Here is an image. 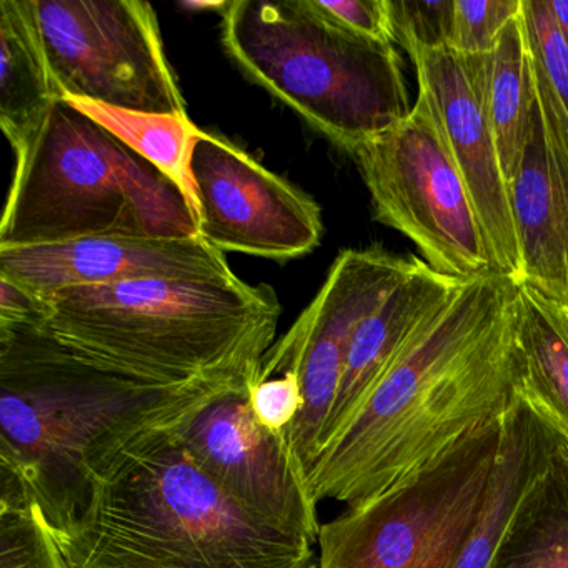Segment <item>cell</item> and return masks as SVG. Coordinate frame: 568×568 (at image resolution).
<instances>
[{
    "label": "cell",
    "instance_id": "cell-5",
    "mask_svg": "<svg viewBox=\"0 0 568 568\" xmlns=\"http://www.w3.org/2000/svg\"><path fill=\"white\" fill-rule=\"evenodd\" d=\"M91 237L201 235L194 204L172 179L61 99L16 155L0 248Z\"/></svg>",
    "mask_w": 568,
    "mask_h": 568
},
{
    "label": "cell",
    "instance_id": "cell-13",
    "mask_svg": "<svg viewBox=\"0 0 568 568\" xmlns=\"http://www.w3.org/2000/svg\"><path fill=\"white\" fill-rule=\"evenodd\" d=\"M407 54L467 185L495 271L520 285V247L487 108L488 54L465 55L448 48Z\"/></svg>",
    "mask_w": 568,
    "mask_h": 568
},
{
    "label": "cell",
    "instance_id": "cell-30",
    "mask_svg": "<svg viewBox=\"0 0 568 568\" xmlns=\"http://www.w3.org/2000/svg\"><path fill=\"white\" fill-rule=\"evenodd\" d=\"M551 12H554L555 19H557L558 28H560L561 34H564L565 41L568 44V0H548Z\"/></svg>",
    "mask_w": 568,
    "mask_h": 568
},
{
    "label": "cell",
    "instance_id": "cell-16",
    "mask_svg": "<svg viewBox=\"0 0 568 568\" xmlns=\"http://www.w3.org/2000/svg\"><path fill=\"white\" fill-rule=\"evenodd\" d=\"M465 282L412 257L410 268L397 287L355 331L337 398L322 435L321 454L344 432L402 348L457 295Z\"/></svg>",
    "mask_w": 568,
    "mask_h": 568
},
{
    "label": "cell",
    "instance_id": "cell-12",
    "mask_svg": "<svg viewBox=\"0 0 568 568\" xmlns=\"http://www.w3.org/2000/svg\"><path fill=\"white\" fill-rule=\"evenodd\" d=\"M257 378L222 388L178 428L195 464L241 507L317 544L321 521L307 470L285 434L258 424L248 400Z\"/></svg>",
    "mask_w": 568,
    "mask_h": 568
},
{
    "label": "cell",
    "instance_id": "cell-20",
    "mask_svg": "<svg viewBox=\"0 0 568 568\" xmlns=\"http://www.w3.org/2000/svg\"><path fill=\"white\" fill-rule=\"evenodd\" d=\"M494 568H568V442L560 435L518 504Z\"/></svg>",
    "mask_w": 568,
    "mask_h": 568
},
{
    "label": "cell",
    "instance_id": "cell-19",
    "mask_svg": "<svg viewBox=\"0 0 568 568\" xmlns=\"http://www.w3.org/2000/svg\"><path fill=\"white\" fill-rule=\"evenodd\" d=\"M518 397L568 442V307L517 285Z\"/></svg>",
    "mask_w": 568,
    "mask_h": 568
},
{
    "label": "cell",
    "instance_id": "cell-25",
    "mask_svg": "<svg viewBox=\"0 0 568 568\" xmlns=\"http://www.w3.org/2000/svg\"><path fill=\"white\" fill-rule=\"evenodd\" d=\"M455 0H388L395 44L405 52L450 44Z\"/></svg>",
    "mask_w": 568,
    "mask_h": 568
},
{
    "label": "cell",
    "instance_id": "cell-11",
    "mask_svg": "<svg viewBox=\"0 0 568 568\" xmlns=\"http://www.w3.org/2000/svg\"><path fill=\"white\" fill-rule=\"evenodd\" d=\"M189 174L199 235L222 254L291 261L321 245L317 202L232 142L199 132Z\"/></svg>",
    "mask_w": 568,
    "mask_h": 568
},
{
    "label": "cell",
    "instance_id": "cell-10",
    "mask_svg": "<svg viewBox=\"0 0 568 568\" xmlns=\"http://www.w3.org/2000/svg\"><path fill=\"white\" fill-rule=\"evenodd\" d=\"M410 265L412 257H397L381 245L342 251L314 301L262 361L258 377L294 371L301 381L302 410L288 440L307 477L321 455L322 435L355 331L397 287Z\"/></svg>",
    "mask_w": 568,
    "mask_h": 568
},
{
    "label": "cell",
    "instance_id": "cell-22",
    "mask_svg": "<svg viewBox=\"0 0 568 568\" xmlns=\"http://www.w3.org/2000/svg\"><path fill=\"white\" fill-rule=\"evenodd\" d=\"M65 101L71 102L82 114L108 129L135 154L161 169L187 194L195 207L189 164H191L192 148L201 129L195 128L191 119L124 111V109L109 108V105L82 101V99H65Z\"/></svg>",
    "mask_w": 568,
    "mask_h": 568
},
{
    "label": "cell",
    "instance_id": "cell-7",
    "mask_svg": "<svg viewBox=\"0 0 568 568\" xmlns=\"http://www.w3.org/2000/svg\"><path fill=\"white\" fill-rule=\"evenodd\" d=\"M501 420L481 425L384 494L322 524L317 568H454L484 504Z\"/></svg>",
    "mask_w": 568,
    "mask_h": 568
},
{
    "label": "cell",
    "instance_id": "cell-15",
    "mask_svg": "<svg viewBox=\"0 0 568 568\" xmlns=\"http://www.w3.org/2000/svg\"><path fill=\"white\" fill-rule=\"evenodd\" d=\"M534 72L530 139L508 184L524 267L520 285L568 307V115L535 59Z\"/></svg>",
    "mask_w": 568,
    "mask_h": 568
},
{
    "label": "cell",
    "instance_id": "cell-18",
    "mask_svg": "<svg viewBox=\"0 0 568 568\" xmlns=\"http://www.w3.org/2000/svg\"><path fill=\"white\" fill-rule=\"evenodd\" d=\"M61 101L31 0L0 2V125L21 154Z\"/></svg>",
    "mask_w": 568,
    "mask_h": 568
},
{
    "label": "cell",
    "instance_id": "cell-29",
    "mask_svg": "<svg viewBox=\"0 0 568 568\" xmlns=\"http://www.w3.org/2000/svg\"><path fill=\"white\" fill-rule=\"evenodd\" d=\"M48 317L45 297L0 275V327H42Z\"/></svg>",
    "mask_w": 568,
    "mask_h": 568
},
{
    "label": "cell",
    "instance_id": "cell-2",
    "mask_svg": "<svg viewBox=\"0 0 568 568\" xmlns=\"http://www.w3.org/2000/svg\"><path fill=\"white\" fill-rule=\"evenodd\" d=\"M227 387L148 384L84 361L42 327H0V468L21 480L49 530H62L119 448L181 427Z\"/></svg>",
    "mask_w": 568,
    "mask_h": 568
},
{
    "label": "cell",
    "instance_id": "cell-4",
    "mask_svg": "<svg viewBox=\"0 0 568 568\" xmlns=\"http://www.w3.org/2000/svg\"><path fill=\"white\" fill-rule=\"evenodd\" d=\"M45 332L105 371L162 385L257 378L282 305L271 285L139 281L79 285L45 297Z\"/></svg>",
    "mask_w": 568,
    "mask_h": 568
},
{
    "label": "cell",
    "instance_id": "cell-21",
    "mask_svg": "<svg viewBox=\"0 0 568 568\" xmlns=\"http://www.w3.org/2000/svg\"><path fill=\"white\" fill-rule=\"evenodd\" d=\"M487 108L508 185L520 169L537 108L534 58L521 12L488 54Z\"/></svg>",
    "mask_w": 568,
    "mask_h": 568
},
{
    "label": "cell",
    "instance_id": "cell-1",
    "mask_svg": "<svg viewBox=\"0 0 568 568\" xmlns=\"http://www.w3.org/2000/svg\"><path fill=\"white\" fill-rule=\"evenodd\" d=\"M517 284L467 281L381 375L308 470L315 500L364 504L520 402Z\"/></svg>",
    "mask_w": 568,
    "mask_h": 568
},
{
    "label": "cell",
    "instance_id": "cell-27",
    "mask_svg": "<svg viewBox=\"0 0 568 568\" xmlns=\"http://www.w3.org/2000/svg\"><path fill=\"white\" fill-rule=\"evenodd\" d=\"M248 400L258 424L288 437L302 410L301 381L294 371H285L272 377H257L251 385Z\"/></svg>",
    "mask_w": 568,
    "mask_h": 568
},
{
    "label": "cell",
    "instance_id": "cell-9",
    "mask_svg": "<svg viewBox=\"0 0 568 568\" xmlns=\"http://www.w3.org/2000/svg\"><path fill=\"white\" fill-rule=\"evenodd\" d=\"M61 99L189 118L144 0H31Z\"/></svg>",
    "mask_w": 568,
    "mask_h": 568
},
{
    "label": "cell",
    "instance_id": "cell-28",
    "mask_svg": "<svg viewBox=\"0 0 568 568\" xmlns=\"http://www.w3.org/2000/svg\"><path fill=\"white\" fill-rule=\"evenodd\" d=\"M318 8L348 31L374 41L395 44L388 0H317Z\"/></svg>",
    "mask_w": 568,
    "mask_h": 568
},
{
    "label": "cell",
    "instance_id": "cell-14",
    "mask_svg": "<svg viewBox=\"0 0 568 568\" xmlns=\"http://www.w3.org/2000/svg\"><path fill=\"white\" fill-rule=\"evenodd\" d=\"M0 275L42 297L79 285L139 281H231L227 258L202 237H91L0 248Z\"/></svg>",
    "mask_w": 568,
    "mask_h": 568
},
{
    "label": "cell",
    "instance_id": "cell-17",
    "mask_svg": "<svg viewBox=\"0 0 568 568\" xmlns=\"http://www.w3.org/2000/svg\"><path fill=\"white\" fill-rule=\"evenodd\" d=\"M558 434L521 400L504 415L500 447L484 504L454 568H494L511 517L550 457Z\"/></svg>",
    "mask_w": 568,
    "mask_h": 568
},
{
    "label": "cell",
    "instance_id": "cell-26",
    "mask_svg": "<svg viewBox=\"0 0 568 568\" xmlns=\"http://www.w3.org/2000/svg\"><path fill=\"white\" fill-rule=\"evenodd\" d=\"M531 55L540 64L568 115V44L548 0H521Z\"/></svg>",
    "mask_w": 568,
    "mask_h": 568
},
{
    "label": "cell",
    "instance_id": "cell-24",
    "mask_svg": "<svg viewBox=\"0 0 568 568\" xmlns=\"http://www.w3.org/2000/svg\"><path fill=\"white\" fill-rule=\"evenodd\" d=\"M520 12L521 0H455L448 49L465 55L490 54Z\"/></svg>",
    "mask_w": 568,
    "mask_h": 568
},
{
    "label": "cell",
    "instance_id": "cell-3",
    "mask_svg": "<svg viewBox=\"0 0 568 568\" xmlns=\"http://www.w3.org/2000/svg\"><path fill=\"white\" fill-rule=\"evenodd\" d=\"M178 428L144 432L95 471L52 531L68 568H317L315 544L229 497Z\"/></svg>",
    "mask_w": 568,
    "mask_h": 568
},
{
    "label": "cell",
    "instance_id": "cell-23",
    "mask_svg": "<svg viewBox=\"0 0 568 568\" xmlns=\"http://www.w3.org/2000/svg\"><path fill=\"white\" fill-rule=\"evenodd\" d=\"M0 568H68L21 480L0 468Z\"/></svg>",
    "mask_w": 568,
    "mask_h": 568
},
{
    "label": "cell",
    "instance_id": "cell-6",
    "mask_svg": "<svg viewBox=\"0 0 568 568\" xmlns=\"http://www.w3.org/2000/svg\"><path fill=\"white\" fill-rule=\"evenodd\" d=\"M221 19L235 64L347 154L414 108L395 45L348 31L317 0H231Z\"/></svg>",
    "mask_w": 568,
    "mask_h": 568
},
{
    "label": "cell",
    "instance_id": "cell-8",
    "mask_svg": "<svg viewBox=\"0 0 568 568\" xmlns=\"http://www.w3.org/2000/svg\"><path fill=\"white\" fill-rule=\"evenodd\" d=\"M374 219L414 242L425 264L462 281L497 274L484 229L427 94L354 149Z\"/></svg>",
    "mask_w": 568,
    "mask_h": 568
}]
</instances>
